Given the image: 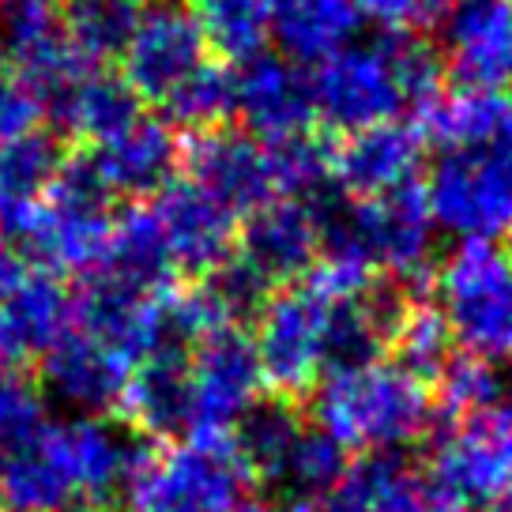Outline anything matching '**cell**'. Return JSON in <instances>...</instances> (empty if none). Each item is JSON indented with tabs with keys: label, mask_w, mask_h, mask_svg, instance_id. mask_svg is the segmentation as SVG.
Masks as SVG:
<instances>
[{
	"label": "cell",
	"mask_w": 512,
	"mask_h": 512,
	"mask_svg": "<svg viewBox=\"0 0 512 512\" xmlns=\"http://www.w3.org/2000/svg\"><path fill=\"white\" fill-rule=\"evenodd\" d=\"M441 57L415 34H384L373 42L354 38L347 49L317 64L313 98L317 117L339 132L400 121L407 110L426 113L437 102Z\"/></svg>",
	"instance_id": "1"
},
{
	"label": "cell",
	"mask_w": 512,
	"mask_h": 512,
	"mask_svg": "<svg viewBox=\"0 0 512 512\" xmlns=\"http://www.w3.org/2000/svg\"><path fill=\"white\" fill-rule=\"evenodd\" d=\"M433 396L426 381L400 362L336 369L313 388V418L347 452L396 456L422 441L433 426Z\"/></svg>",
	"instance_id": "2"
},
{
	"label": "cell",
	"mask_w": 512,
	"mask_h": 512,
	"mask_svg": "<svg viewBox=\"0 0 512 512\" xmlns=\"http://www.w3.org/2000/svg\"><path fill=\"white\" fill-rule=\"evenodd\" d=\"M234 437L192 433L166 448H140L121 490V512H234L249 490Z\"/></svg>",
	"instance_id": "3"
},
{
	"label": "cell",
	"mask_w": 512,
	"mask_h": 512,
	"mask_svg": "<svg viewBox=\"0 0 512 512\" xmlns=\"http://www.w3.org/2000/svg\"><path fill=\"white\" fill-rule=\"evenodd\" d=\"M336 196L317 208L320 253L347 256L373 272H426L437 223H433L422 185H407V189L373 196V200H336Z\"/></svg>",
	"instance_id": "4"
},
{
	"label": "cell",
	"mask_w": 512,
	"mask_h": 512,
	"mask_svg": "<svg viewBox=\"0 0 512 512\" xmlns=\"http://www.w3.org/2000/svg\"><path fill=\"white\" fill-rule=\"evenodd\" d=\"M110 230V189L102 185L91 155H72V159H64V170L53 181L46 204L8 241L38 272L87 275L102 264Z\"/></svg>",
	"instance_id": "5"
},
{
	"label": "cell",
	"mask_w": 512,
	"mask_h": 512,
	"mask_svg": "<svg viewBox=\"0 0 512 512\" xmlns=\"http://www.w3.org/2000/svg\"><path fill=\"white\" fill-rule=\"evenodd\" d=\"M437 298L467 354L512 358V253L497 241H460L437 272Z\"/></svg>",
	"instance_id": "6"
},
{
	"label": "cell",
	"mask_w": 512,
	"mask_h": 512,
	"mask_svg": "<svg viewBox=\"0 0 512 512\" xmlns=\"http://www.w3.org/2000/svg\"><path fill=\"white\" fill-rule=\"evenodd\" d=\"M328 320L332 298L309 283H290L264 298L253 347L272 396L294 403L328 377Z\"/></svg>",
	"instance_id": "7"
},
{
	"label": "cell",
	"mask_w": 512,
	"mask_h": 512,
	"mask_svg": "<svg viewBox=\"0 0 512 512\" xmlns=\"http://www.w3.org/2000/svg\"><path fill=\"white\" fill-rule=\"evenodd\" d=\"M422 189L433 223L452 238L512 234V151H445Z\"/></svg>",
	"instance_id": "8"
},
{
	"label": "cell",
	"mask_w": 512,
	"mask_h": 512,
	"mask_svg": "<svg viewBox=\"0 0 512 512\" xmlns=\"http://www.w3.org/2000/svg\"><path fill=\"white\" fill-rule=\"evenodd\" d=\"M430 482L441 501L505 505L512 497V411L490 407L452 418L430 452Z\"/></svg>",
	"instance_id": "9"
},
{
	"label": "cell",
	"mask_w": 512,
	"mask_h": 512,
	"mask_svg": "<svg viewBox=\"0 0 512 512\" xmlns=\"http://www.w3.org/2000/svg\"><path fill=\"white\" fill-rule=\"evenodd\" d=\"M189 381H192V415L196 430L226 437L238 430L241 418L253 411L264 396V373L256 358L253 336L238 328H219L192 343L189 354Z\"/></svg>",
	"instance_id": "10"
},
{
	"label": "cell",
	"mask_w": 512,
	"mask_h": 512,
	"mask_svg": "<svg viewBox=\"0 0 512 512\" xmlns=\"http://www.w3.org/2000/svg\"><path fill=\"white\" fill-rule=\"evenodd\" d=\"M181 166H185V181L204 189L238 219L279 200L275 151L253 140L249 132H234V128L192 132L189 144L181 147Z\"/></svg>",
	"instance_id": "11"
},
{
	"label": "cell",
	"mask_w": 512,
	"mask_h": 512,
	"mask_svg": "<svg viewBox=\"0 0 512 512\" xmlns=\"http://www.w3.org/2000/svg\"><path fill=\"white\" fill-rule=\"evenodd\" d=\"M204 64H208V46L189 8L177 0H155L147 4L121 53V80L140 102L162 106Z\"/></svg>",
	"instance_id": "12"
},
{
	"label": "cell",
	"mask_w": 512,
	"mask_h": 512,
	"mask_svg": "<svg viewBox=\"0 0 512 512\" xmlns=\"http://www.w3.org/2000/svg\"><path fill=\"white\" fill-rule=\"evenodd\" d=\"M0 497L4 512H72L87 505L68 422H42L16 445L0 448Z\"/></svg>",
	"instance_id": "13"
},
{
	"label": "cell",
	"mask_w": 512,
	"mask_h": 512,
	"mask_svg": "<svg viewBox=\"0 0 512 512\" xmlns=\"http://www.w3.org/2000/svg\"><path fill=\"white\" fill-rule=\"evenodd\" d=\"M234 260L268 290L298 283L320 260V211L283 196L264 204L245 215Z\"/></svg>",
	"instance_id": "14"
},
{
	"label": "cell",
	"mask_w": 512,
	"mask_h": 512,
	"mask_svg": "<svg viewBox=\"0 0 512 512\" xmlns=\"http://www.w3.org/2000/svg\"><path fill=\"white\" fill-rule=\"evenodd\" d=\"M234 87V113L260 144L283 147L305 140L317 121L313 76H305L302 64L287 57H256L234 76Z\"/></svg>",
	"instance_id": "15"
},
{
	"label": "cell",
	"mask_w": 512,
	"mask_h": 512,
	"mask_svg": "<svg viewBox=\"0 0 512 512\" xmlns=\"http://www.w3.org/2000/svg\"><path fill=\"white\" fill-rule=\"evenodd\" d=\"M147 208L159 223L174 272L204 279L219 272L238 249V215H230L219 200H211L208 192L196 189L185 177L166 185Z\"/></svg>",
	"instance_id": "16"
},
{
	"label": "cell",
	"mask_w": 512,
	"mask_h": 512,
	"mask_svg": "<svg viewBox=\"0 0 512 512\" xmlns=\"http://www.w3.org/2000/svg\"><path fill=\"white\" fill-rule=\"evenodd\" d=\"M132 369L136 362L121 347L72 324L42 358V384L49 396L68 403L72 411L102 415V411L121 407Z\"/></svg>",
	"instance_id": "17"
},
{
	"label": "cell",
	"mask_w": 512,
	"mask_h": 512,
	"mask_svg": "<svg viewBox=\"0 0 512 512\" xmlns=\"http://www.w3.org/2000/svg\"><path fill=\"white\" fill-rule=\"evenodd\" d=\"M445 68L460 91H512V0H456L445 19Z\"/></svg>",
	"instance_id": "18"
},
{
	"label": "cell",
	"mask_w": 512,
	"mask_h": 512,
	"mask_svg": "<svg viewBox=\"0 0 512 512\" xmlns=\"http://www.w3.org/2000/svg\"><path fill=\"white\" fill-rule=\"evenodd\" d=\"M422 144H426L422 128L407 121H384V125L351 132L332 151L336 189L347 192L351 200H373V196L418 185L415 177L422 170V151H426Z\"/></svg>",
	"instance_id": "19"
},
{
	"label": "cell",
	"mask_w": 512,
	"mask_h": 512,
	"mask_svg": "<svg viewBox=\"0 0 512 512\" xmlns=\"http://www.w3.org/2000/svg\"><path fill=\"white\" fill-rule=\"evenodd\" d=\"M72 328V298L64 294L61 279L49 272H31L12 290L0 294V362L27 366L42 362L53 343Z\"/></svg>",
	"instance_id": "20"
},
{
	"label": "cell",
	"mask_w": 512,
	"mask_h": 512,
	"mask_svg": "<svg viewBox=\"0 0 512 512\" xmlns=\"http://www.w3.org/2000/svg\"><path fill=\"white\" fill-rule=\"evenodd\" d=\"M87 155L110 196H132V200H144V196L155 200L166 185H174L181 170V140L166 121H151V117H140L121 136L91 147Z\"/></svg>",
	"instance_id": "21"
},
{
	"label": "cell",
	"mask_w": 512,
	"mask_h": 512,
	"mask_svg": "<svg viewBox=\"0 0 512 512\" xmlns=\"http://www.w3.org/2000/svg\"><path fill=\"white\" fill-rule=\"evenodd\" d=\"M121 415H125L128 430L144 433V437H159V441L192 437L196 415H192L189 354L159 351L140 358L128 377Z\"/></svg>",
	"instance_id": "22"
},
{
	"label": "cell",
	"mask_w": 512,
	"mask_h": 512,
	"mask_svg": "<svg viewBox=\"0 0 512 512\" xmlns=\"http://www.w3.org/2000/svg\"><path fill=\"white\" fill-rule=\"evenodd\" d=\"M61 140L34 128L12 140H0V234L12 238L23 230V223L46 204L53 181L64 170Z\"/></svg>",
	"instance_id": "23"
},
{
	"label": "cell",
	"mask_w": 512,
	"mask_h": 512,
	"mask_svg": "<svg viewBox=\"0 0 512 512\" xmlns=\"http://www.w3.org/2000/svg\"><path fill=\"white\" fill-rule=\"evenodd\" d=\"M46 117H53L64 132L98 147L121 136L128 125H136L144 113L140 98L132 95V87L121 76H110L102 68H83L80 76H72L49 98Z\"/></svg>",
	"instance_id": "24"
},
{
	"label": "cell",
	"mask_w": 512,
	"mask_h": 512,
	"mask_svg": "<svg viewBox=\"0 0 512 512\" xmlns=\"http://www.w3.org/2000/svg\"><path fill=\"white\" fill-rule=\"evenodd\" d=\"M441 151H512V91H456L422 113Z\"/></svg>",
	"instance_id": "25"
},
{
	"label": "cell",
	"mask_w": 512,
	"mask_h": 512,
	"mask_svg": "<svg viewBox=\"0 0 512 512\" xmlns=\"http://www.w3.org/2000/svg\"><path fill=\"white\" fill-rule=\"evenodd\" d=\"M362 27L354 0H272V42L294 64H320L347 49Z\"/></svg>",
	"instance_id": "26"
},
{
	"label": "cell",
	"mask_w": 512,
	"mask_h": 512,
	"mask_svg": "<svg viewBox=\"0 0 512 512\" xmlns=\"http://www.w3.org/2000/svg\"><path fill=\"white\" fill-rule=\"evenodd\" d=\"M426 482L400 456H366L305 512H426Z\"/></svg>",
	"instance_id": "27"
},
{
	"label": "cell",
	"mask_w": 512,
	"mask_h": 512,
	"mask_svg": "<svg viewBox=\"0 0 512 512\" xmlns=\"http://www.w3.org/2000/svg\"><path fill=\"white\" fill-rule=\"evenodd\" d=\"M68 441H72V456L80 471L83 501L102 505L110 497H121L128 471L140 456L132 430L102 415H76L68 418Z\"/></svg>",
	"instance_id": "28"
},
{
	"label": "cell",
	"mask_w": 512,
	"mask_h": 512,
	"mask_svg": "<svg viewBox=\"0 0 512 512\" xmlns=\"http://www.w3.org/2000/svg\"><path fill=\"white\" fill-rule=\"evenodd\" d=\"M98 272H110L113 279H121L128 287L151 290V294L174 287V264H170L166 241H162L151 208L136 204V208L113 215L110 245H106Z\"/></svg>",
	"instance_id": "29"
},
{
	"label": "cell",
	"mask_w": 512,
	"mask_h": 512,
	"mask_svg": "<svg viewBox=\"0 0 512 512\" xmlns=\"http://www.w3.org/2000/svg\"><path fill=\"white\" fill-rule=\"evenodd\" d=\"M185 8L208 53L223 61L245 68L272 46V0H189Z\"/></svg>",
	"instance_id": "30"
},
{
	"label": "cell",
	"mask_w": 512,
	"mask_h": 512,
	"mask_svg": "<svg viewBox=\"0 0 512 512\" xmlns=\"http://www.w3.org/2000/svg\"><path fill=\"white\" fill-rule=\"evenodd\" d=\"M144 12L147 0H64V42L87 68H102L125 53Z\"/></svg>",
	"instance_id": "31"
},
{
	"label": "cell",
	"mask_w": 512,
	"mask_h": 512,
	"mask_svg": "<svg viewBox=\"0 0 512 512\" xmlns=\"http://www.w3.org/2000/svg\"><path fill=\"white\" fill-rule=\"evenodd\" d=\"M302 430H305V422H302V415L294 411V403L272 396V400L256 403L253 411L241 418V426L230 433V437H234V445H238L241 460L249 467V475L272 486L275 475H279V467L287 464L294 441L302 437Z\"/></svg>",
	"instance_id": "32"
},
{
	"label": "cell",
	"mask_w": 512,
	"mask_h": 512,
	"mask_svg": "<svg viewBox=\"0 0 512 512\" xmlns=\"http://www.w3.org/2000/svg\"><path fill=\"white\" fill-rule=\"evenodd\" d=\"M347 467H351L347 464V448L336 445L317 426H305L272 486L279 494H287L290 501H298V505H313V501L336 490L343 475H347Z\"/></svg>",
	"instance_id": "33"
},
{
	"label": "cell",
	"mask_w": 512,
	"mask_h": 512,
	"mask_svg": "<svg viewBox=\"0 0 512 512\" xmlns=\"http://www.w3.org/2000/svg\"><path fill=\"white\" fill-rule=\"evenodd\" d=\"M452 328L445 313L430 302H407L403 305L396 332H392V351L407 373L415 377H437L452 358Z\"/></svg>",
	"instance_id": "34"
},
{
	"label": "cell",
	"mask_w": 512,
	"mask_h": 512,
	"mask_svg": "<svg viewBox=\"0 0 512 512\" xmlns=\"http://www.w3.org/2000/svg\"><path fill=\"white\" fill-rule=\"evenodd\" d=\"M234 91H238L234 76L223 64L208 61L162 102V110L174 125L189 132H208V128H223V121L234 113Z\"/></svg>",
	"instance_id": "35"
},
{
	"label": "cell",
	"mask_w": 512,
	"mask_h": 512,
	"mask_svg": "<svg viewBox=\"0 0 512 512\" xmlns=\"http://www.w3.org/2000/svg\"><path fill=\"white\" fill-rule=\"evenodd\" d=\"M501 400V377L494 362L479 354H452L448 366L437 373V403L452 418H467L490 411Z\"/></svg>",
	"instance_id": "36"
},
{
	"label": "cell",
	"mask_w": 512,
	"mask_h": 512,
	"mask_svg": "<svg viewBox=\"0 0 512 512\" xmlns=\"http://www.w3.org/2000/svg\"><path fill=\"white\" fill-rule=\"evenodd\" d=\"M42 418V396L19 369L0 366V448L16 445L19 437L38 430Z\"/></svg>",
	"instance_id": "37"
},
{
	"label": "cell",
	"mask_w": 512,
	"mask_h": 512,
	"mask_svg": "<svg viewBox=\"0 0 512 512\" xmlns=\"http://www.w3.org/2000/svg\"><path fill=\"white\" fill-rule=\"evenodd\" d=\"M362 19L377 23L388 34H418L441 27L456 0H354Z\"/></svg>",
	"instance_id": "38"
},
{
	"label": "cell",
	"mask_w": 512,
	"mask_h": 512,
	"mask_svg": "<svg viewBox=\"0 0 512 512\" xmlns=\"http://www.w3.org/2000/svg\"><path fill=\"white\" fill-rule=\"evenodd\" d=\"M42 117H46L42 95L19 76L12 64L0 61V140L34 132Z\"/></svg>",
	"instance_id": "39"
},
{
	"label": "cell",
	"mask_w": 512,
	"mask_h": 512,
	"mask_svg": "<svg viewBox=\"0 0 512 512\" xmlns=\"http://www.w3.org/2000/svg\"><path fill=\"white\" fill-rule=\"evenodd\" d=\"M31 272V264H27V256L19 253L16 245L8 238H0V294L4 290H12L23 279V275Z\"/></svg>",
	"instance_id": "40"
},
{
	"label": "cell",
	"mask_w": 512,
	"mask_h": 512,
	"mask_svg": "<svg viewBox=\"0 0 512 512\" xmlns=\"http://www.w3.org/2000/svg\"><path fill=\"white\" fill-rule=\"evenodd\" d=\"M234 512H305V505H298V501H290V505H279V501H241Z\"/></svg>",
	"instance_id": "41"
},
{
	"label": "cell",
	"mask_w": 512,
	"mask_h": 512,
	"mask_svg": "<svg viewBox=\"0 0 512 512\" xmlns=\"http://www.w3.org/2000/svg\"><path fill=\"white\" fill-rule=\"evenodd\" d=\"M426 512H471L467 505H456V501H437V505H430Z\"/></svg>",
	"instance_id": "42"
},
{
	"label": "cell",
	"mask_w": 512,
	"mask_h": 512,
	"mask_svg": "<svg viewBox=\"0 0 512 512\" xmlns=\"http://www.w3.org/2000/svg\"><path fill=\"white\" fill-rule=\"evenodd\" d=\"M497 512H512V505H501V509H497Z\"/></svg>",
	"instance_id": "43"
},
{
	"label": "cell",
	"mask_w": 512,
	"mask_h": 512,
	"mask_svg": "<svg viewBox=\"0 0 512 512\" xmlns=\"http://www.w3.org/2000/svg\"><path fill=\"white\" fill-rule=\"evenodd\" d=\"M0 512H4V497H0Z\"/></svg>",
	"instance_id": "44"
},
{
	"label": "cell",
	"mask_w": 512,
	"mask_h": 512,
	"mask_svg": "<svg viewBox=\"0 0 512 512\" xmlns=\"http://www.w3.org/2000/svg\"><path fill=\"white\" fill-rule=\"evenodd\" d=\"M509 388H512V377H509Z\"/></svg>",
	"instance_id": "45"
}]
</instances>
